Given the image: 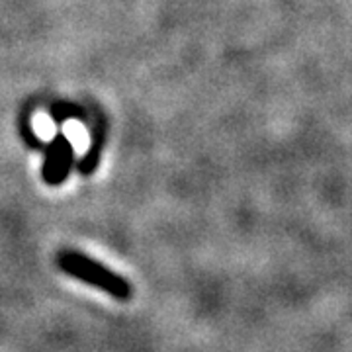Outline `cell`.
<instances>
[{
  "instance_id": "obj_1",
  "label": "cell",
  "mask_w": 352,
  "mask_h": 352,
  "mask_svg": "<svg viewBox=\"0 0 352 352\" xmlns=\"http://www.w3.org/2000/svg\"><path fill=\"white\" fill-rule=\"evenodd\" d=\"M57 264L65 274L85 282L88 286L102 289L118 302H129L133 296V288L129 280L116 274L98 261L90 258L88 254L78 251H61L57 254Z\"/></svg>"
},
{
  "instance_id": "obj_2",
  "label": "cell",
  "mask_w": 352,
  "mask_h": 352,
  "mask_svg": "<svg viewBox=\"0 0 352 352\" xmlns=\"http://www.w3.org/2000/svg\"><path fill=\"white\" fill-rule=\"evenodd\" d=\"M69 168H71V147L69 143L63 139H57L53 149L50 151L47 157V163H45V182L50 184H59L63 182L67 175H69Z\"/></svg>"
}]
</instances>
